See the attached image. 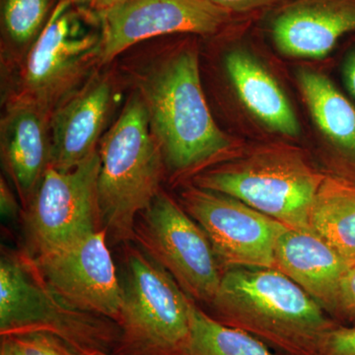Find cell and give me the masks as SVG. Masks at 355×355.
<instances>
[{"instance_id":"cell-1","label":"cell","mask_w":355,"mask_h":355,"mask_svg":"<svg viewBox=\"0 0 355 355\" xmlns=\"http://www.w3.org/2000/svg\"><path fill=\"white\" fill-rule=\"evenodd\" d=\"M217 321L256 336L279 355H320L336 322L273 268H229L212 301Z\"/></svg>"},{"instance_id":"cell-2","label":"cell","mask_w":355,"mask_h":355,"mask_svg":"<svg viewBox=\"0 0 355 355\" xmlns=\"http://www.w3.org/2000/svg\"><path fill=\"white\" fill-rule=\"evenodd\" d=\"M139 88L151 132L169 169L189 171L228 150L230 140L205 101L193 49H183L154 65Z\"/></svg>"},{"instance_id":"cell-3","label":"cell","mask_w":355,"mask_h":355,"mask_svg":"<svg viewBox=\"0 0 355 355\" xmlns=\"http://www.w3.org/2000/svg\"><path fill=\"white\" fill-rule=\"evenodd\" d=\"M98 153L101 227L112 243L128 244L135 238L137 217L160 193L165 164L139 93L103 137Z\"/></svg>"},{"instance_id":"cell-4","label":"cell","mask_w":355,"mask_h":355,"mask_svg":"<svg viewBox=\"0 0 355 355\" xmlns=\"http://www.w3.org/2000/svg\"><path fill=\"white\" fill-rule=\"evenodd\" d=\"M44 333L83 354H113L120 328L113 320L72 307L42 279L26 254H2L0 336Z\"/></svg>"},{"instance_id":"cell-5","label":"cell","mask_w":355,"mask_h":355,"mask_svg":"<svg viewBox=\"0 0 355 355\" xmlns=\"http://www.w3.org/2000/svg\"><path fill=\"white\" fill-rule=\"evenodd\" d=\"M120 277L121 303L114 355H184L191 298L141 249L128 248Z\"/></svg>"},{"instance_id":"cell-6","label":"cell","mask_w":355,"mask_h":355,"mask_svg":"<svg viewBox=\"0 0 355 355\" xmlns=\"http://www.w3.org/2000/svg\"><path fill=\"white\" fill-rule=\"evenodd\" d=\"M324 178L296 151L266 148L203 173L195 184L237 198L287 227L311 230Z\"/></svg>"},{"instance_id":"cell-7","label":"cell","mask_w":355,"mask_h":355,"mask_svg":"<svg viewBox=\"0 0 355 355\" xmlns=\"http://www.w3.org/2000/svg\"><path fill=\"white\" fill-rule=\"evenodd\" d=\"M102 23L74 0H60L30 48L23 69L24 95L46 111L67 95L95 58H101Z\"/></svg>"},{"instance_id":"cell-8","label":"cell","mask_w":355,"mask_h":355,"mask_svg":"<svg viewBox=\"0 0 355 355\" xmlns=\"http://www.w3.org/2000/svg\"><path fill=\"white\" fill-rule=\"evenodd\" d=\"M100 166L97 149L69 172L46 168L23 214L28 257L38 258L101 230Z\"/></svg>"},{"instance_id":"cell-9","label":"cell","mask_w":355,"mask_h":355,"mask_svg":"<svg viewBox=\"0 0 355 355\" xmlns=\"http://www.w3.org/2000/svg\"><path fill=\"white\" fill-rule=\"evenodd\" d=\"M133 239L189 297L211 304L223 275L220 263L205 231L164 191L137 217Z\"/></svg>"},{"instance_id":"cell-10","label":"cell","mask_w":355,"mask_h":355,"mask_svg":"<svg viewBox=\"0 0 355 355\" xmlns=\"http://www.w3.org/2000/svg\"><path fill=\"white\" fill-rule=\"evenodd\" d=\"M186 210L209 237L220 265L273 268L275 250L287 226L237 200L200 187L181 193Z\"/></svg>"},{"instance_id":"cell-11","label":"cell","mask_w":355,"mask_h":355,"mask_svg":"<svg viewBox=\"0 0 355 355\" xmlns=\"http://www.w3.org/2000/svg\"><path fill=\"white\" fill-rule=\"evenodd\" d=\"M104 229L69 246L32 259L51 291L76 309L109 318L120 315L121 287Z\"/></svg>"},{"instance_id":"cell-12","label":"cell","mask_w":355,"mask_h":355,"mask_svg":"<svg viewBox=\"0 0 355 355\" xmlns=\"http://www.w3.org/2000/svg\"><path fill=\"white\" fill-rule=\"evenodd\" d=\"M233 15L210 0H125L100 16V60L107 64L130 46L158 37L216 35L230 24Z\"/></svg>"},{"instance_id":"cell-13","label":"cell","mask_w":355,"mask_h":355,"mask_svg":"<svg viewBox=\"0 0 355 355\" xmlns=\"http://www.w3.org/2000/svg\"><path fill=\"white\" fill-rule=\"evenodd\" d=\"M270 32L284 55L326 57L338 40L355 32V0H288L275 8Z\"/></svg>"},{"instance_id":"cell-14","label":"cell","mask_w":355,"mask_h":355,"mask_svg":"<svg viewBox=\"0 0 355 355\" xmlns=\"http://www.w3.org/2000/svg\"><path fill=\"white\" fill-rule=\"evenodd\" d=\"M112 102L111 83L98 77L60 103L50 120L51 167L69 172L97 150Z\"/></svg>"},{"instance_id":"cell-15","label":"cell","mask_w":355,"mask_h":355,"mask_svg":"<svg viewBox=\"0 0 355 355\" xmlns=\"http://www.w3.org/2000/svg\"><path fill=\"white\" fill-rule=\"evenodd\" d=\"M43 107L21 98L1 121V156L24 207L51 160L50 121Z\"/></svg>"},{"instance_id":"cell-16","label":"cell","mask_w":355,"mask_h":355,"mask_svg":"<svg viewBox=\"0 0 355 355\" xmlns=\"http://www.w3.org/2000/svg\"><path fill=\"white\" fill-rule=\"evenodd\" d=\"M342 256L314 231L286 228L275 250V266L334 317L338 288L349 268Z\"/></svg>"},{"instance_id":"cell-17","label":"cell","mask_w":355,"mask_h":355,"mask_svg":"<svg viewBox=\"0 0 355 355\" xmlns=\"http://www.w3.org/2000/svg\"><path fill=\"white\" fill-rule=\"evenodd\" d=\"M229 78L246 108L270 130L296 137L297 116L284 91L258 60L246 51L234 50L225 58Z\"/></svg>"},{"instance_id":"cell-18","label":"cell","mask_w":355,"mask_h":355,"mask_svg":"<svg viewBox=\"0 0 355 355\" xmlns=\"http://www.w3.org/2000/svg\"><path fill=\"white\" fill-rule=\"evenodd\" d=\"M310 228L347 263H355V184L324 177L311 209Z\"/></svg>"},{"instance_id":"cell-19","label":"cell","mask_w":355,"mask_h":355,"mask_svg":"<svg viewBox=\"0 0 355 355\" xmlns=\"http://www.w3.org/2000/svg\"><path fill=\"white\" fill-rule=\"evenodd\" d=\"M299 87L315 123L327 137L355 155V108L323 74L299 69Z\"/></svg>"},{"instance_id":"cell-20","label":"cell","mask_w":355,"mask_h":355,"mask_svg":"<svg viewBox=\"0 0 355 355\" xmlns=\"http://www.w3.org/2000/svg\"><path fill=\"white\" fill-rule=\"evenodd\" d=\"M184 355L279 354L256 336L217 321L191 299L190 336Z\"/></svg>"},{"instance_id":"cell-21","label":"cell","mask_w":355,"mask_h":355,"mask_svg":"<svg viewBox=\"0 0 355 355\" xmlns=\"http://www.w3.org/2000/svg\"><path fill=\"white\" fill-rule=\"evenodd\" d=\"M60 0H0L2 36L25 48L35 43Z\"/></svg>"},{"instance_id":"cell-22","label":"cell","mask_w":355,"mask_h":355,"mask_svg":"<svg viewBox=\"0 0 355 355\" xmlns=\"http://www.w3.org/2000/svg\"><path fill=\"white\" fill-rule=\"evenodd\" d=\"M1 338L8 343L12 355H85L50 334L32 333Z\"/></svg>"},{"instance_id":"cell-23","label":"cell","mask_w":355,"mask_h":355,"mask_svg":"<svg viewBox=\"0 0 355 355\" xmlns=\"http://www.w3.org/2000/svg\"><path fill=\"white\" fill-rule=\"evenodd\" d=\"M334 317L355 326V263H350L340 280Z\"/></svg>"},{"instance_id":"cell-24","label":"cell","mask_w":355,"mask_h":355,"mask_svg":"<svg viewBox=\"0 0 355 355\" xmlns=\"http://www.w3.org/2000/svg\"><path fill=\"white\" fill-rule=\"evenodd\" d=\"M320 355H355V326L336 324L324 338Z\"/></svg>"},{"instance_id":"cell-25","label":"cell","mask_w":355,"mask_h":355,"mask_svg":"<svg viewBox=\"0 0 355 355\" xmlns=\"http://www.w3.org/2000/svg\"><path fill=\"white\" fill-rule=\"evenodd\" d=\"M210 1L235 14L249 12V11L259 10L268 7L277 8L288 0H210Z\"/></svg>"},{"instance_id":"cell-26","label":"cell","mask_w":355,"mask_h":355,"mask_svg":"<svg viewBox=\"0 0 355 355\" xmlns=\"http://www.w3.org/2000/svg\"><path fill=\"white\" fill-rule=\"evenodd\" d=\"M0 209L2 216L6 218H15L19 211L17 200L3 178H1L0 182Z\"/></svg>"},{"instance_id":"cell-27","label":"cell","mask_w":355,"mask_h":355,"mask_svg":"<svg viewBox=\"0 0 355 355\" xmlns=\"http://www.w3.org/2000/svg\"><path fill=\"white\" fill-rule=\"evenodd\" d=\"M343 76L345 83L352 94L355 97V50L350 51L343 64Z\"/></svg>"},{"instance_id":"cell-28","label":"cell","mask_w":355,"mask_h":355,"mask_svg":"<svg viewBox=\"0 0 355 355\" xmlns=\"http://www.w3.org/2000/svg\"><path fill=\"white\" fill-rule=\"evenodd\" d=\"M125 0H92L90 4V9L100 18L103 14L108 12L114 7L123 3Z\"/></svg>"},{"instance_id":"cell-29","label":"cell","mask_w":355,"mask_h":355,"mask_svg":"<svg viewBox=\"0 0 355 355\" xmlns=\"http://www.w3.org/2000/svg\"><path fill=\"white\" fill-rule=\"evenodd\" d=\"M0 355H12L8 343L4 338H1V343H0Z\"/></svg>"},{"instance_id":"cell-30","label":"cell","mask_w":355,"mask_h":355,"mask_svg":"<svg viewBox=\"0 0 355 355\" xmlns=\"http://www.w3.org/2000/svg\"><path fill=\"white\" fill-rule=\"evenodd\" d=\"M79 6L90 9V4L92 0H74Z\"/></svg>"},{"instance_id":"cell-31","label":"cell","mask_w":355,"mask_h":355,"mask_svg":"<svg viewBox=\"0 0 355 355\" xmlns=\"http://www.w3.org/2000/svg\"><path fill=\"white\" fill-rule=\"evenodd\" d=\"M86 355H114V354H109V352H91V354H88Z\"/></svg>"}]
</instances>
